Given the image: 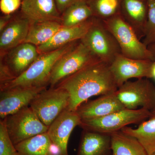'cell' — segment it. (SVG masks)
<instances>
[{"label": "cell", "instance_id": "6da1fadb", "mask_svg": "<svg viewBox=\"0 0 155 155\" xmlns=\"http://www.w3.org/2000/svg\"><path fill=\"white\" fill-rule=\"evenodd\" d=\"M56 87L68 92L69 101L67 109L72 111H76L91 97L114 93L118 88L110 65L100 60L64 78Z\"/></svg>", "mask_w": 155, "mask_h": 155}, {"label": "cell", "instance_id": "7a4b0ae2", "mask_svg": "<svg viewBox=\"0 0 155 155\" xmlns=\"http://www.w3.org/2000/svg\"><path fill=\"white\" fill-rule=\"evenodd\" d=\"M80 41L73 42L52 51L40 54L28 69L1 89V91L19 87H46L47 84H49L51 73L56 62Z\"/></svg>", "mask_w": 155, "mask_h": 155}, {"label": "cell", "instance_id": "3957f363", "mask_svg": "<svg viewBox=\"0 0 155 155\" xmlns=\"http://www.w3.org/2000/svg\"><path fill=\"white\" fill-rule=\"evenodd\" d=\"M103 21L117 41L122 54L132 59L153 61L147 46L138 38L121 15Z\"/></svg>", "mask_w": 155, "mask_h": 155}, {"label": "cell", "instance_id": "277c9868", "mask_svg": "<svg viewBox=\"0 0 155 155\" xmlns=\"http://www.w3.org/2000/svg\"><path fill=\"white\" fill-rule=\"evenodd\" d=\"M152 116L151 112L143 108L125 109L100 118L81 120L79 126L83 130L110 134L131 124H140Z\"/></svg>", "mask_w": 155, "mask_h": 155}, {"label": "cell", "instance_id": "5b68a950", "mask_svg": "<svg viewBox=\"0 0 155 155\" xmlns=\"http://www.w3.org/2000/svg\"><path fill=\"white\" fill-rule=\"evenodd\" d=\"M81 41L100 61L110 65L121 49L103 20L94 17L93 22Z\"/></svg>", "mask_w": 155, "mask_h": 155}, {"label": "cell", "instance_id": "8992f818", "mask_svg": "<svg viewBox=\"0 0 155 155\" xmlns=\"http://www.w3.org/2000/svg\"><path fill=\"white\" fill-rule=\"evenodd\" d=\"M69 101L68 92L55 87L41 92L32 100L29 107L39 119L49 127L61 113L67 109Z\"/></svg>", "mask_w": 155, "mask_h": 155}, {"label": "cell", "instance_id": "52a82bcc", "mask_svg": "<svg viewBox=\"0 0 155 155\" xmlns=\"http://www.w3.org/2000/svg\"><path fill=\"white\" fill-rule=\"evenodd\" d=\"M7 131L14 145L47 132L49 127L39 119L29 106L6 117Z\"/></svg>", "mask_w": 155, "mask_h": 155}, {"label": "cell", "instance_id": "ba28073f", "mask_svg": "<svg viewBox=\"0 0 155 155\" xmlns=\"http://www.w3.org/2000/svg\"><path fill=\"white\" fill-rule=\"evenodd\" d=\"M115 94L126 109L137 110L140 107L151 112L155 108V86L148 78L127 81Z\"/></svg>", "mask_w": 155, "mask_h": 155}, {"label": "cell", "instance_id": "9c48e42d", "mask_svg": "<svg viewBox=\"0 0 155 155\" xmlns=\"http://www.w3.org/2000/svg\"><path fill=\"white\" fill-rule=\"evenodd\" d=\"M98 60L99 59L80 41L56 62L50 77L49 84L51 87H54L64 78Z\"/></svg>", "mask_w": 155, "mask_h": 155}, {"label": "cell", "instance_id": "30bf717a", "mask_svg": "<svg viewBox=\"0 0 155 155\" xmlns=\"http://www.w3.org/2000/svg\"><path fill=\"white\" fill-rule=\"evenodd\" d=\"M154 62L127 58L118 55L110 69L118 87L132 78H153L152 67Z\"/></svg>", "mask_w": 155, "mask_h": 155}, {"label": "cell", "instance_id": "8fae6325", "mask_svg": "<svg viewBox=\"0 0 155 155\" xmlns=\"http://www.w3.org/2000/svg\"><path fill=\"white\" fill-rule=\"evenodd\" d=\"M46 87H15L1 91L0 95V117L7 116L29 106L35 97Z\"/></svg>", "mask_w": 155, "mask_h": 155}, {"label": "cell", "instance_id": "7c38bea8", "mask_svg": "<svg viewBox=\"0 0 155 155\" xmlns=\"http://www.w3.org/2000/svg\"><path fill=\"white\" fill-rule=\"evenodd\" d=\"M81 119L76 111L66 109L50 125L47 133L61 155H69L68 144L72 130L80 125Z\"/></svg>", "mask_w": 155, "mask_h": 155}, {"label": "cell", "instance_id": "4fadbf2b", "mask_svg": "<svg viewBox=\"0 0 155 155\" xmlns=\"http://www.w3.org/2000/svg\"><path fill=\"white\" fill-rule=\"evenodd\" d=\"M125 109L115 92L86 102L78 108L76 112L81 120H89L101 118Z\"/></svg>", "mask_w": 155, "mask_h": 155}, {"label": "cell", "instance_id": "5bb4252c", "mask_svg": "<svg viewBox=\"0 0 155 155\" xmlns=\"http://www.w3.org/2000/svg\"><path fill=\"white\" fill-rule=\"evenodd\" d=\"M93 19L94 17H92L75 26H63L47 42L37 47L39 54L52 51L73 42L81 40L92 24Z\"/></svg>", "mask_w": 155, "mask_h": 155}, {"label": "cell", "instance_id": "9a60e30c", "mask_svg": "<svg viewBox=\"0 0 155 155\" xmlns=\"http://www.w3.org/2000/svg\"><path fill=\"white\" fill-rule=\"evenodd\" d=\"M21 11L30 23L55 21L61 22V17L55 0H22Z\"/></svg>", "mask_w": 155, "mask_h": 155}, {"label": "cell", "instance_id": "2e32d148", "mask_svg": "<svg viewBox=\"0 0 155 155\" xmlns=\"http://www.w3.org/2000/svg\"><path fill=\"white\" fill-rule=\"evenodd\" d=\"M76 155H112L110 134L83 130Z\"/></svg>", "mask_w": 155, "mask_h": 155}, {"label": "cell", "instance_id": "e0dca14e", "mask_svg": "<svg viewBox=\"0 0 155 155\" xmlns=\"http://www.w3.org/2000/svg\"><path fill=\"white\" fill-rule=\"evenodd\" d=\"M122 18L134 31L140 39L143 38L148 18L147 2L142 0H123Z\"/></svg>", "mask_w": 155, "mask_h": 155}, {"label": "cell", "instance_id": "ac0fdd59", "mask_svg": "<svg viewBox=\"0 0 155 155\" xmlns=\"http://www.w3.org/2000/svg\"><path fill=\"white\" fill-rule=\"evenodd\" d=\"M39 54L36 46L23 43L11 49L6 64L17 77L28 69Z\"/></svg>", "mask_w": 155, "mask_h": 155}, {"label": "cell", "instance_id": "d6986e66", "mask_svg": "<svg viewBox=\"0 0 155 155\" xmlns=\"http://www.w3.org/2000/svg\"><path fill=\"white\" fill-rule=\"evenodd\" d=\"M30 25V21L24 17L10 22L1 32V49H12L24 43Z\"/></svg>", "mask_w": 155, "mask_h": 155}, {"label": "cell", "instance_id": "ffe728a7", "mask_svg": "<svg viewBox=\"0 0 155 155\" xmlns=\"http://www.w3.org/2000/svg\"><path fill=\"white\" fill-rule=\"evenodd\" d=\"M149 119L140 123L137 128L126 126L121 130L137 140L148 154L151 155L155 153V115Z\"/></svg>", "mask_w": 155, "mask_h": 155}, {"label": "cell", "instance_id": "44dd1931", "mask_svg": "<svg viewBox=\"0 0 155 155\" xmlns=\"http://www.w3.org/2000/svg\"><path fill=\"white\" fill-rule=\"evenodd\" d=\"M112 155H149L136 139L121 130L110 134Z\"/></svg>", "mask_w": 155, "mask_h": 155}, {"label": "cell", "instance_id": "7402d4cb", "mask_svg": "<svg viewBox=\"0 0 155 155\" xmlns=\"http://www.w3.org/2000/svg\"><path fill=\"white\" fill-rule=\"evenodd\" d=\"M62 27L61 22L58 21L30 23L28 35L24 43H28L37 47L44 44Z\"/></svg>", "mask_w": 155, "mask_h": 155}, {"label": "cell", "instance_id": "603a6c76", "mask_svg": "<svg viewBox=\"0 0 155 155\" xmlns=\"http://www.w3.org/2000/svg\"><path fill=\"white\" fill-rule=\"evenodd\" d=\"M52 143L47 132L15 145L19 155H54Z\"/></svg>", "mask_w": 155, "mask_h": 155}, {"label": "cell", "instance_id": "cb8c5ba5", "mask_svg": "<svg viewBox=\"0 0 155 155\" xmlns=\"http://www.w3.org/2000/svg\"><path fill=\"white\" fill-rule=\"evenodd\" d=\"M63 14L61 23L64 27L79 25L94 17L92 10L85 0L73 4Z\"/></svg>", "mask_w": 155, "mask_h": 155}, {"label": "cell", "instance_id": "d4e9b609", "mask_svg": "<svg viewBox=\"0 0 155 155\" xmlns=\"http://www.w3.org/2000/svg\"><path fill=\"white\" fill-rule=\"evenodd\" d=\"M120 0H94L89 5L93 12L94 17L106 20L121 15L118 13Z\"/></svg>", "mask_w": 155, "mask_h": 155}, {"label": "cell", "instance_id": "484cf974", "mask_svg": "<svg viewBox=\"0 0 155 155\" xmlns=\"http://www.w3.org/2000/svg\"><path fill=\"white\" fill-rule=\"evenodd\" d=\"M147 4L148 18L143 42L147 46L155 42V0H147Z\"/></svg>", "mask_w": 155, "mask_h": 155}, {"label": "cell", "instance_id": "4316f807", "mask_svg": "<svg viewBox=\"0 0 155 155\" xmlns=\"http://www.w3.org/2000/svg\"><path fill=\"white\" fill-rule=\"evenodd\" d=\"M0 155H19L9 136L4 119L0 121Z\"/></svg>", "mask_w": 155, "mask_h": 155}, {"label": "cell", "instance_id": "83f0119b", "mask_svg": "<svg viewBox=\"0 0 155 155\" xmlns=\"http://www.w3.org/2000/svg\"><path fill=\"white\" fill-rule=\"evenodd\" d=\"M21 0H1L0 9L5 15H10L21 6Z\"/></svg>", "mask_w": 155, "mask_h": 155}, {"label": "cell", "instance_id": "f1b7e54d", "mask_svg": "<svg viewBox=\"0 0 155 155\" xmlns=\"http://www.w3.org/2000/svg\"><path fill=\"white\" fill-rule=\"evenodd\" d=\"M82 0H55L56 5L60 14H63L64 11L73 4Z\"/></svg>", "mask_w": 155, "mask_h": 155}, {"label": "cell", "instance_id": "f546056e", "mask_svg": "<svg viewBox=\"0 0 155 155\" xmlns=\"http://www.w3.org/2000/svg\"><path fill=\"white\" fill-rule=\"evenodd\" d=\"M11 17L10 15H6L1 17L0 19V31H2L10 22Z\"/></svg>", "mask_w": 155, "mask_h": 155}, {"label": "cell", "instance_id": "4dcf8cb0", "mask_svg": "<svg viewBox=\"0 0 155 155\" xmlns=\"http://www.w3.org/2000/svg\"><path fill=\"white\" fill-rule=\"evenodd\" d=\"M148 48L152 55L153 60L155 62V42L147 46Z\"/></svg>", "mask_w": 155, "mask_h": 155}, {"label": "cell", "instance_id": "1f68e13d", "mask_svg": "<svg viewBox=\"0 0 155 155\" xmlns=\"http://www.w3.org/2000/svg\"><path fill=\"white\" fill-rule=\"evenodd\" d=\"M152 76L153 78L155 79V62L154 63L152 67Z\"/></svg>", "mask_w": 155, "mask_h": 155}, {"label": "cell", "instance_id": "d6a6232c", "mask_svg": "<svg viewBox=\"0 0 155 155\" xmlns=\"http://www.w3.org/2000/svg\"><path fill=\"white\" fill-rule=\"evenodd\" d=\"M151 113L152 115H155V108L151 111Z\"/></svg>", "mask_w": 155, "mask_h": 155}, {"label": "cell", "instance_id": "836d02e7", "mask_svg": "<svg viewBox=\"0 0 155 155\" xmlns=\"http://www.w3.org/2000/svg\"><path fill=\"white\" fill-rule=\"evenodd\" d=\"M151 155H155V153H153V154Z\"/></svg>", "mask_w": 155, "mask_h": 155}]
</instances>
